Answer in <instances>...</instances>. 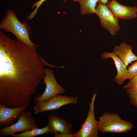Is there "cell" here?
Instances as JSON below:
<instances>
[{"label":"cell","instance_id":"1","mask_svg":"<svg viewBox=\"0 0 137 137\" xmlns=\"http://www.w3.org/2000/svg\"><path fill=\"white\" fill-rule=\"evenodd\" d=\"M40 57L29 46L0 32V104L28 106L45 75Z\"/></svg>","mask_w":137,"mask_h":137},{"label":"cell","instance_id":"2","mask_svg":"<svg viewBox=\"0 0 137 137\" xmlns=\"http://www.w3.org/2000/svg\"><path fill=\"white\" fill-rule=\"evenodd\" d=\"M0 29L6 32L12 33L18 40L36 51L38 46L31 40L30 30L27 24L21 23L12 10L8 9L6 12L5 17L0 24Z\"/></svg>","mask_w":137,"mask_h":137},{"label":"cell","instance_id":"3","mask_svg":"<svg viewBox=\"0 0 137 137\" xmlns=\"http://www.w3.org/2000/svg\"><path fill=\"white\" fill-rule=\"evenodd\" d=\"M98 122V131L101 133H124L130 131L133 127L131 123L122 119L116 113L105 112Z\"/></svg>","mask_w":137,"mask_h":137},{"label":"cell","instance_id":"4","mask_svg":"<svg viewBox=\"0 0 137 137\" xmlns=\"http://www.w3.org/2000/svg\"><path fill=\"white\" fill-rule=\"evenodd\" d=\"M18 119V121L15 123L0 129V137L12 136L17 132L22 133L38 128V125L30 111L22 112Z\"/></svg>","mask_w":137,"mask_h":137},{"label":"cell","instance_id":"5","mask_svg":"<svg viewBox=\"0 0 137 137\" xmlns=\"http://www.w3.org/2000/svg\"><path fill=\"white\" fill-rule=\"evenodd\" d=\"M44 74L43 80V83L46 85L45 89L41 95L34 98V102L36 104L47 101L55 96L63 94L66 92L65 89L57 82L52 70L48 68L45 69Z\"/></svg>","mask_w":137,"mask_h":137},{"label":"cell","instance_id":"6","mask_svg":"<svg viewBox=\"0 0 137 137\" xmlns=\"http://www.w3.org/2000/svg\"><path fill=\"white\" fill-rule=\"evenodd\" d=\"M97 93H93L89 105L87 117L82 124L80 129L74 133L75 137H98V122L96 120L94 112V104Z\"/></svg>","mask_w":137,"mask_h":137},{"label":"cell","instance_id":"7","mask_svg":"<svg viewBox=\"0 0 137 137\" xmlns=\"http://www.w3.org/2000/svg\"><path fill=\"white\" fill-rule=\"evenodd\" d=\"M95 14L99 17L101 25L111 35H116L120 29L118 20L115 18L106 4L99 2L96 7Z\"/></svg>","mask_w":137,"mask_h":137},{"label":"cell","instance_id":"8","mask_svg":"<svg viewBox=\"0 0 137 137\" xmlns=\"http://www.w3.org/2000/svg\"><path fill=\"white\" fill-rule=\"evenodd\" d=\"M78 99V98L77 97L57 95L47 101L36 104L33 107L34 113L37 114L48 111L57 110L67 104H76Z\"/></svg>","mask_w":137,"mask_h":137},{"label":"cell","instance_id":"9","mask_svg":"<svg viewBox=\"0 0 137 137\" xmlns=\"http://www.w3.org/2000/svg\"><path fill=\"white\" fill-rule=\"evenodd\" d=\"M106 5L115 18L118 20L133 19L137 16V7L122 5L116 0L108 1Z\"/></svg>","mask_w":137,"mask_h":137},{"label":"cell","instance_id":"10","mask_svg":"<svg viewBox=\"0 0 137 137\" xmlns=\"http://www.w3.org/2000/svg\"><path fill=\"white\" fill-rule=\"evenodd\" d=\"M47 124L50 130L49 133L54 135L58 133H72V123L55 114L49 115Z\"/></svg>","mask_w":137,"mask_h":137},{"label":"cell","instance_id":"11","mask_svg":"<svg viewBox=\"0 0 137 137\" xmlns=\"http://www.w3.org/2000/svg\"><path fill=\"white\" fill-rule=\"evenodd\" d=\"M28 106L10 108L0 104V126H7L13 123Z\"/></svg>","mask_w":137,"mask_h":137},{"label":"cell","instance_id":"12","mask_svg":"<svg viewBox=\"0 0 137 137\" xmlns=\"http://www.w3.org/2000/svg\"><path fill=\"white\" fill-rule=\"evenodd\" d=\"M101 58L104 59L111 58L113 60L117 70V74L114 80L119 85H122L127 79L128 69L127 66L121 59L113 52H104L101 55Z\"/></svg>","mask_w":137,"mask_h":137},{"label":"cell","instance_id":"13","mask_svg":"<svg viewBox=\"0 0 137 137\" xmlns=\"http://www.w3.org/2000/svg\"><path fill=\"white\" fill-rule=\"evenodd\" d=\"M113 52L118 56L126 66L132 61H137V56L133 53L132 47L125 42L115 47Z\"/></svg>","mask_w":137,"mask_h":137},{"label":"cell","instance_id":"14","mask_svg":"<svg viewBox=\"0 0 137 137\" xmlns=\"http://www.w3.org/2000/svg\"><path fill=\"white\" fill-rule=\"evenodd\" d=\"M99 0H78L82 15L95 13L96 8Z\"/></svg>","mask_w":137,"mask_h":137},{"label":"cell","instance_id":"15","mask_svg":"<svg viewBox=\"0 0 137 137\" xmlns=\"http://www.w3.org/2000/svg\"><path fill=\"white\" fill-rule=\"evenodd\" d=\"M50 130L47 124L45 127L40 128H35L32 129L18 134H14L12 136L13 137H34L49 133Z\"/></svg>","mask_w":137,"mask_h":137},{"label":"cell","instance_id":"16","mask_svg":"<svg viewBox=\"0 0 137 137\" xmlns=\"http://www.w3.org/2000/svg\"><path fill=\"white\" fill-rule=\"evenodd\" d=\"M126 89L130 103L137 108V89Z\"/></svg>","mask_w":137,"mask_h":137},{"label":"cell","instance_id":"17","mask_svg":"<svg viewBox=\"0 0 137 137\" xmlns=\"http://www.w3.org/2000/svg\"><path fill=\"white\" fill-rule=\"evenodd\" d=\"M127 79L130 80L137 75V61L128 67Z\"/></svg>","mask_w":137,"mask_h":137},{"label":"cell","instance_id":"18","mask_svg":"<svg viewBox=\"0 0 137 137\" xmlns=\"http://www.w3.org/2000/svg\"><path fill=\"white\" fill-rule=\"evenodd\" d=\"M46 0H40L34 3L31 8H32L36 7L35 9L27 16V20H30L33 18L36 14L38 8Z\"/></svg>","mask_w":137,"mask_h":137},{"label":"cell","instance_id":"19","mask_svg":"<svg viewBox=\"0 0 137 137\" xmlns=\"http://www.w3.org/2000/svg\"><path fill=\"white\" fill-rule=\"evenodd\" d=\"M126 85L124 88L125 89H137V75L134 77Z\"/></svg>","mask_w":137,"mask_h":137},{"label":"cell","instance_id":"20","mask_svg":"<svg viewBox=\"0 0 137 137\" xmlns=\"http://www.w3.org/2000/svg\"><path fill=\"white\" fill-rule=\"evenodd\" d=\"M54 136L55 137H75L74 133H58Z\"/></svg>","mask_w":137,"mask_h":137},{"label":"cell","instance_id":"21","mask_svg":"<svg viewBox=\"0 0 137 137\" xmlns=\"http://www.w3.org/2000/svg\"><path fill=\"white\" fill-rule=\"evenodd\" d=\"M109 0H99V2L101 3L106 4Z\"/></svg>","mask_w":137,"mask_h":137},{"label":"cell","instance_id":"22","mask_svg":"<svg viewBox=\"0 0 137 137\" xmlns=\"http://www.w3.org/2000/svg\"><path fill=\"white\" fill-rule=\"evenodd\" d=\"M68 0H63V1L64 2H65L67 1ZM72 0L74 1V2H78V0Z\"/></svg>","mask_w":137,"mask_h":137}]
</instances>
